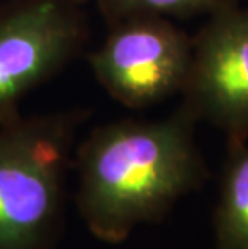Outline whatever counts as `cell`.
I'll use <instances>...</instances> for the list:
<instances>
[{"label":"cell","instance_id":"obj_5","mask_svg":"<svg viewBox=\"0 0 248 249\" xmlns=\"http://www.w3.org/2000/svg\"><path fill=\"white\" fill-rule=\"evenodd\" d=\"M182 105L197 121L226 135L228 146L248 140V10L237 5L210 15L192 37Z\"/></svg>","mask_w":248,"mask_h":249},{"label":"cell","instance_id":"obj_7","mask_svg":"<svg viewBox=\"0 0 248 249\" xmlns=\"http://www.w3.org/2000/svg\"><path fill=\"white\" fill-rule=\"evenodd\" d=\"M237 5V0H97L100 15L108 26L134 17L191 18L214 15Z\"/></svg>","mask_w":248,"mask_h":249},{"label":"cell","instance_id":"obj_6","mask_svg":"<svg viewBox=\"0 0 248 249\" xmlns=\"http://www.w3.org/2000/svg\"><path fill=\"white\" fill-rule=\"evenodd\" d=\"M214 249H248V145L228 146L213 213Z\"/></svg>","mask_w":248,"mask_h":249},{"label":"cell","instance_id":"obj_2","mask_svg":"<svg viewBox=\"0 0 248 249\" xmlns=\"http://www.w3.org/2000/svg\"><path fill=\"white\" fill-rule=\"evenodd\" d=\"M87 109L0 124V249H55L66 227V183Z\"/></svg>","mask_w":248,"mask_h":249},{"label":"cell","instance_id":"obj_1","mask_svg":"<svg viewBox=\"0 0 248 249\" xmlns=\"http://www.w3.org/2000/svg\"><path fill=\"white\" fill-rule=\"evenodd\" d=\"M198 121L181 105L158 121L121 119L98 125L76 145L77 213L103 243L126 241L139 225L165 220L210 171L195 140Z\"/></svg>","mask_w":248,"mask_h":249},{"label":"cell","instance_id":"obj_3","mask_svg":"<svg viewBox=\"0 0 248 249\" xmlns=\"http://www.w3.org/2000/svg\"><path fill=\"white\" fill-rule=\"evenodd\" d=\"M73 0L0 3V124L17 118L26 95L86 50L89 24Z\"/></svg>","mask_w":248,"mask_h":249},{"label":"cell","instance_id":"obj_4","mask_svg":"<svg viewBox=\"0 0 248 249\" xmlns=\"http://www.w3.org/2000/svg\"><path fill=\"white\" fill-rule=\"evenodd\" d=\"M191 56L192 37L171 19L134 17L110 26L87 61L113 100L144 109L182 92Z\"/></svg>","mask_w":248,"mask_h":249},{"label":"cell","instance_id":"obj_8","mask_svg":"<svg viewBox=\"0 0 248 249\" xmlns=\"http://www.w3.org/2000/svg\"><path fill=\"white\" fill-rule=\"evenodd\" d=\"M73 2H76V3H81V5H82V3H86L87 0H73Z\"/></svg>","mask_w":248,"mask_h":249}]
</instances>
